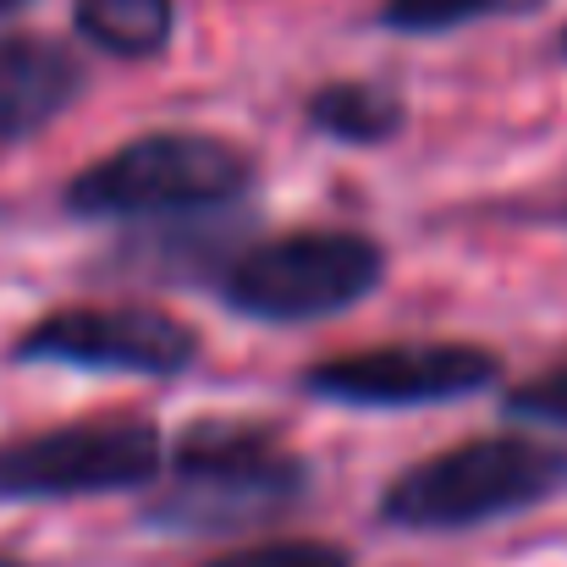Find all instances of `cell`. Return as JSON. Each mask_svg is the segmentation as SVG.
Masks as SVG:
<instances>
[{"instance_id":"277c9868","label":"cell","mask_w":567,"mask_h":567,"mask_svg":"<svg viewBox=\"0 0 567 567\" xmlns=\"http://www.w3.org/2000/svg\"><path fill=\"white\" fill-rule=\"evenodd\" d=\"M385 281V248L370 231L348 226H298L265 243H248L226 276L220 298L259 326H309L342 309H359Z\"/></svg>"},{"instance_id":"8992f818","label":"cell","mask_w":567,"mask_h":567,"mask_svg":"<svg viewBox=\"0 0 567 567\" xmlns=\"http://www.w3.org/2000/svg\"><path fill=\"white\" fill-rule=\"evenodd\" d=\"M204 342L188 320L144 303H72L39 315L17 342V364H61V370H94V375H144L172 380L198 364Z\"/></svg>"},{"instance_id":"5b68a950","label":"cell","mask_w":567,"mask_h":567,"mask_svg":"<svg viewBox=\"0 0 567 567\" xmlns=\"http://www.w3.org/2000/svg\"><path fill=\"white\" fill-rule=\"evenodd\" d=\"M166 441L155 419H72L55 430H33L0 441V502H78L138 491L161 474Z\"/></svg>"},{"instance_id":"3957f363","label":"cell","mask_w":567,"mask_h":567,"mask_svg":"<svg viewBox=\"0 0 567 567\" xmlns=\"http://www.w3.org/2000/svg\"><path fill=\"white\" fill-rule=\"evenodd\" d=\"M254 155L215 133H144L83 166L61 204L78 220H155L220 209L254 188Z\"/></svg>"},{"instance_id":"7c38bea8","label":"cell","mask_w":567,"mask_h":567,"mask_svg":"<svg viewBox=\"0 0 567 567\" xmlns=\"http://www.w3.org/2000/svg\"><path fill=\"white\" fill-rule=\"evenodd\" d=\"M502 0H385L380 6V28L391 33H446L463 28L485 11H496Z\"/></svg>"},{"instance_id":"52a82bcc","label":"cell","mask_w":567,"mask_h":567,"mask_svg":"<svg viewBox=\"0 0 567 567\" xmlns=\"http://www.w3.org/2000/svg\"><path fill=\"white\" fill-rule=\"evenodd\" d=\"M502 380V359L480 342H380L303 370V391L342 408H430L480 396Z\"/></svg>"},{"instance_id":"6da1fadb","label":"cell","mask_w":567,"mask_h":567,"mask_svg":"<svg viewBox=\"0 0 567 567\" xmlns=\"http://www.w3.org/2000/svg\"><path fill=\"white\" fill-rule=\"evenodd\" d=\"M166 457L172 485L144 507V529L161 535H243L309 496V463L281 452L270 424L193 419Z\"/></svg>"},{"instance_id":"30bf717a","label":"cell","mask_w":567,"mask_h":567,"mask_svg":"<svg viewBox=\"0 0 567 567\" xmlns=\"http://www.w3.org/2000/svg\"><path fill=\"white\" fill-rule=\"evenodd\" d=\"M78 33L122 61H155L177 39V0H72Z\"/></svg>"},{"instance_id":"8fae6325","label":"cell","mask_w":567,"mask_h":567,"mask_svg":"<svg viewBox=\"0 0 567 567\" xmlns=\"http://www.w3.org/2000/svg\"><path fill=\"white\" fill-rule=\"evenodd\" d=\"M198 567H353V551L337 540H259V546L220 551Z\"/></svg>"},{"instance_id":"2e32d148","label":"cell","mask_w":567,"mask_h":567,"mask_svg":"<svg viewBox=\"0 0 567 567\" xmlns=\"http://www.w3.org/2000/svg\"><path fill=\"white\" fill-rule=\"evenodd\" d=\"M563 55H567V28H563Z\"/></svg>"},{"instance_id":"7a4b0ae2","label":"cell","mask_w":567,"mask_h":567,"mask_svg":"<svg viewBox=\"0 0 567 567\" xmlns=\"http://www.w3.org/2000/svg\"><path fill=\"white\" fill-rule=\"evenodd\" d=\"M567 485V452L529 435H474L402 468L380 496V524L413 535L480 529L551 502Z\"/></svg>"},{"instance_id":"4fadbf2b","label":"cell","mask_w":567,"mask_h":567,"mask_svg":"<svg viewBox=\"0 0 567 567\" xmlns=\"http://www.w3.org/2000/svg\"><path fill=\"white\" fill-rule=\"evenodd\" d=\"M502 408L513 419H529V424H563L567 430V364L563 370H546V375L524 380L502 396Z\"/></svg>"},{"instance_id":"9a60e30c","label":"cell","mask_w":567,"mask_h":567,"mask_svg":"<svg viewBox=\"0 0 567 567\" xmlns=\"http://www.w3.org/2000/svg\"><path fill=\"white\" fill-rule=\"evenodd\" d=\"M0 567H28L22 557H11V551H0Z\"/></svg>"},{"instance_id":"ba28073f","label":"cell","mask_w":567,"mask_h":567,"mask_svg":"<svg viewBox=\"0 0 567 567\" xmlns=\"http://www.w3.org/2000/svg\"><path fill=\"white\" fill-rule=\"evenodd\" d=\"M89 89L83 55L50 33H0V150H22Z\"/></svg>"},{"instance_id":"5bb4252c","label":"cell","mask_w":567,"mask_h":567,"mask_svg":"<svg viewBox=\"0 0 567 567\" xmlns=\"http://www.w3.org/2000/svg\"><path fill=\"white\" fill-rule=\"evenodd\" d=\"M22 6H33V0H0V17H11V11H22Z\"/></svg>"},{"instance_id":"9c48e42d","label":"cell","mask_w":567,"mask_h":567,"mask_svg":"<svg viewBox=\"0 0 567 567\" xmlns=\"http://www.w3.org/2000/svg\"><path fill=\"white\" fill-rule=\"evenodd\" d=\"M309 127L337 138V144H353V150H380L391 144L402 127H408V105L396 89L385 83H364V78H342V83H320L303 105Z\"/></svg>"}]
</instances>
